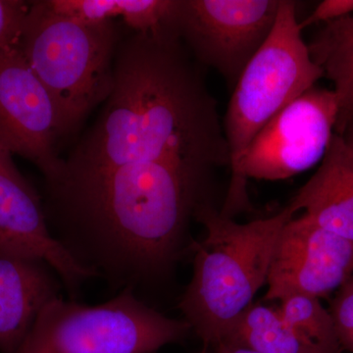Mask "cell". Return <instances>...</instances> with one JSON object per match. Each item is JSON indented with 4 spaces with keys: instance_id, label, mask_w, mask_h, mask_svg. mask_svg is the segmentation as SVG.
Returning a JSON list of instances; mask_svg holds the SVG:
<instances>
[{
    "instance_id": "obj_21",
    "label": "cell",
    "mask_w": 353,
    "mask_h": 353,
    "mask_svg": "<svg viewBox=\"0 0 353 353\" xmlns=\"http://www.w3.org/2000/svg\"><path fill=\"white\" fill-rule=\"evenodd\" d=\"M338 134H340L343 141L353 150V111L348 116L345 125L341 128V132Z\"/></svg>"
},
{
    "instance_id": "obj_16",
    "label": "cell",
    "mask_w": 353,
    "mask_h": 353,
    "mask_svg": "<svg viewBox=\"0 0 353 353\" xmlns=\"http://www.w3.org/2000/svg\"><path fill=\"white\" fill-rule=\"evenodd\" d=\"M313 61L334 85L339 134L353 111V16L327 23L307 43Z\"/></svg>"
},
{
    "instance_id": "obj_4",
    "label": "cell",
    "mask_w": 353,
    "mask_h": 353,
    "mask_svg": "<svg viewBox=\"0 0 353 353\" xmlns=\"http://www.w3.org/2000/svg\"><path fill=\"white\" fill-rule=\"evenodd\" d=\"M121 39L114 21L83 23L30 2L18 46L57 105L62 139L76 134L113 88Z\"/></svg>"
},
{
    "instance_id": "obj_14",
    "label": "cell",
    "mask_w": 353,
    "mask_h": 353,
    "mask_svg": "<svg viewBox=\"0 0 353 353\" xmlns=\"http://www.w3.org/2000/svg\"><path fill=\"white\" fill-rule=\"evenodd\" d=\"M51 12L83 23L117 19L134 32H176L180 0H43Z\"/></svg>"
},
{
    "instance_id": "obj_11",
    "label": "cell",
    "mask_w": 353,
    "mask_h": 353,
    "mask_svg": "<svg viewBox=\"0 0 353 353\" xmlns=\"http://www.w3.org/2000/svg\"><path fill=\"white\" fill-rule=\"evenodd\" d=\"M0 248L43 260L72 289L97 275L48 231L41 201L0 148Z\"/></svg>"
},
{
    "instance_id": "obj_15",
    "label": "cell",
    "mask_w": 353,
    "mask_h": 353,
    "mask_svg": "<svg viewBox=\"0 0 353 353\" xmlns=\"http://www.w3.org/2000/svg\"><path fill=\"white\" fill-rule=\"evenodd\" d=\"M223 343L259 353H340L304 338L285 321L278 308L262 304L246 308Z\"/></svg>"
},
{
    "instance_id": "obj_17",
    "label": "cell",
    "mask_w": 353,
    "mask_h": 353,
    "mask_svg": "<svg viewBox=\"0 0 353 353\" xmlns=\"http://www.w3.org/2000/svg\"><path fill=\"white\" fill-rule=\"evenodd\" d=\"M279 312L292 328L307 340L341 352L333 318L317 297L294 294L280 301Z\"/></svg>"
},
{
    "instance_id": "obj_6",
    "label": "cell",
    "mask_w": 353,
    "mask_h": 353,
    "mask_svg": "<svg viewBox=\"0 0 353 353\" xmlns=\"http://www.w3.org/2000/svg\"><path fill=\"white\" fill-rule=\"evenodd\" d=\"M187 321L170 319L141 303L131 290L99 305L57 297L44 306L14 353H153L183 340Z\"/></svg>"
},
{
    "instance_id": "obj_23",
    "label": "cell",
    "mask_w": 353,
    "mask_h": 353,
    "mask_svg": "<svg viewBox=\"0 0 353 353\" xmlns=\"http://www.w3.org/2000/svg\"><path fill=\"white\" fill-rule=\"evenodd\" d=\"M208 345H205V348H204L203 350H202L201 353H208Z\"/></svg>"
},
{
    "instance_id": "obj_19",
    "label": "cell",
    "mask_w": 353,
    "mask_h": 353,
    "mask_svg": "<svg viewBox=\"0 0 353 353\" xmlns=\"http://www.w3.org/2000/svg\"><path fill=\"white\" fill-rule=\"evenodd\" d=\"M29 7L30 2L0 0V46L13 43L19 38Z\"/></svg>"
},
{
    "instance_id": "obj_18",
    "label": "cell",
    "mask_w": 353,
    "mask_h": 353,
    "mask_svg": "<svg viewBox=\"0 0 353 353\" xmlns=\"http://www.w3.org/2000/svg\"><path fill=\"white\" fill-rule=\"evenodd\" d=\"M329 312L341 350L353 353V276L336 292Z\"/></svg>"
},
{
    "instance_id": "obj_2",
    "label": "cell",
    "mask_w": 353,
    "mask_h": 353,
    "mask_svg": "<svg viewBox=\"0 0 353 353\" xmlns=\"http://www.w3.org/2000/svg\"><path fill=\"white\" fill-rule=\"evenodd\" d=\"M209 171L173 161L134 162L67 174L55 185L70 216L132 270L163 266L202 201Z\"/></svg>"
},
{
    "instance_id": "obj_22",
    "label": "cell",
    "mask_w": 353,
    "mask_h": 353,
    "mask_svg": "<svg viewBox=\"0 0 353 353\" xmlns=\"http://www.w3.org/2000/svg\"><path fill=\"white\" fill-rule=\"evenodd\" d=\"M208 353H259L248 350V348L238 347V345H230V343H219L214 347L212 352L208 350Z\"/></svg>"
},
{
    "instance_id": "obj_13",
    "label": "cell",
    "mask_w": 353,
    "mask_h": 353,
    "mask_svg": "<svg viewBox=\"0 0 353 353\" xmlns=\"http://www.w3.org/2000/svg\"><path fill=\"white\" fill-rule=\"evenodd\" d=\"M289 205L353 241V150L334 132L319 168Z\"/></svg>"
},
{
    "instance_id": "obj_8",
    "label": "cell",
    "mask_w": 353,
    "mask_h": 353,
    "mask_svg": "<svg viewBox=\"0 0 353 353\" xmlns=\"http://www.w3.org/2000/svg\"><path fill=\"white\" fill-rule=\"evenodd\" d=\"M282 0H180L176 31L199 64L214 69L233 92L269 38Z\"/></svg>"
},
{
    "instance_id": "obj_3",
    "label": "cell",
    "mask_w": 353,
    "mask_h": 353,
    "mask_svg": "<svg viewBox=\"0 0 353 353\" xmlns=\"http://www.w3.org/2000/svg\"><path fill=\"white\" fill-rule=\"evenodd\" d=\"M296 213L288 205L272 217L240 224L209 201L197 205L194 216L206 236L192 246L194 276L179 307L204 345H219L252 305L266 284L279 234Z\"/></svg>"
},
{
    "instance_id": "obj_12",
    "label": "cell",
    "mask_w": 353,
    "mask_h": 353,
    "mask_svg": "<svg viewBox=\"0 0 353 353\" xmlns=\"http://www.w3.org/2000/svg\"><path fill=\"white\" fill-rule=\"evenodd\" d=\"M43 260L0 248V352L14 353L46 304L59 297V283Z\"/></svg>"
},
{
    "instance_id": "obj_10",
    "label": "cell",
    "mask_w": 353,
    "mask_h": 353,
    "mask_svg": "<svg viewBox=\"0 0 353 353\" xmlns=\"http://www.w3.org/2000/svg\"><path fill=\"white\" fill-rule=\"evenodd\" d=\"M353 276V241L320 227L304 214L283 228L272 255L265 299L294 294L320 297Z\"/></svg>"
},
{
    "instance_id": "obj_1",
    "label": "cell",
    "mask_w": 353,
    "mask_h": 353,
    "mask_svg": "<svg viewBox=\"0 0 353 353\" xmlns=\"http://www.w3.org/2000/svg\"><path fill=\"white\" fill-rule=\"evenodd\" d=\"M192 57L174 31L121 39L111 94L64 175L134 162L230 167L217 101Z\"/></svg>"
},
{
    "instance_id": "obj_20",
    "label": "cell",
    "mask_w": 353,
    "mask_h": 353,
    "mask_svg": "<svg viewBox=\"0 0 353 353\" xmlns=\"http://www.w3.org/2000/svg\"><path fill=\"white\" fill-rule=\"evenodd\" d=\"M353 0H324L320 2L315 10L301 22V27H308L317 23L333 22L352 16Z\"/></svg>"
},
{
    "instance_id": "obj_7",
    "label": "cell",
    "mask_w": 353,
    "mask_h": 353,
    "mask_svg": "<svg viewBox=\"0 0 353 353\" xmlns=\"http://www.w3.org/2000/svg\"><path fill=\"white\" fill-rule=\"evenodd\" d=\"M338 118L336 95L327 88H310L283 109L246 148L221 213L231 217L245 209L248 179L285 180L322 161Z\"/></svg>"
},
{
    "instance_id": "obj_5",
    "label": "cell",
    "mask_w": 353,
    "mask_h": 353,
    "mask_svg": "<svg viewBox=\"0 0 353 353\" xmlns=\"http://www.w3.org/2000/svg\"><path fill=\"white\" fill-rule=\"evenodd\" d=\"M322 78L303 38L296 2L282 0L273 31L245 67L228 104L223 129L232 175L261 130Z\"/></svg>"
},
{
    "instance_id": "obj_9",
    "label": "cell",
    "mask_w": 353,
    "mask_h": 353,
    "mask_svg": "<svg viewBox=\"0 0 353 353\" xmlns=\"http://www.w3.org/2000/svg\"><path fill=\"white\" fill-rule=\"evenodd\" d=\"M57 105L26 61L18 39L0 46V148L36 165L50 185L64 175Z\"/></svg>"
}]
</instances>
